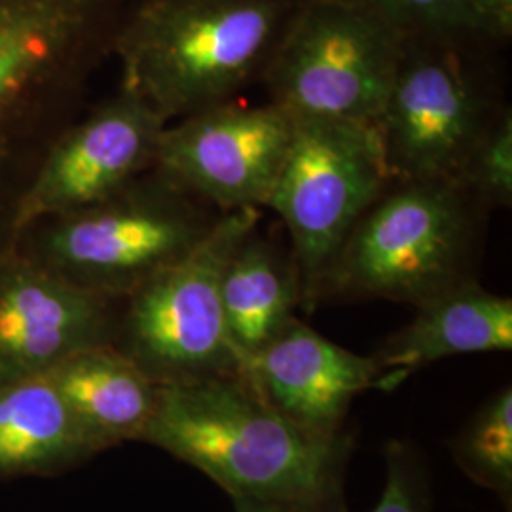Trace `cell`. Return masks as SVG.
Here are the masks:
<instances>
[{"label":"cell","instance_id":"obj_1","mask_svg":"<svg viewBox=\"0 0 512 512\" xmlns=\"http://www.w3.org/2000/svg\"><path fill=\"white\" fill-rule=\"evenodd\" d=\"M129 0H0V255L46 156L114 55Z\"/></svg>","mask_w":512,"mask_h":512},{"label":"cell","instance_id":"obj_2","mask_svg":"<svg viewBox=\"0 0 512 512\" xmlns=\"http://www.w3.org/2000/svg\"><path fill=\"white\" fill-rule=\"evenodd\" d=\"M141 440L202 471L232 499L342 503L349 439L296 427L241 374L160 385Z\"/></svg>","mask_w":512,"mask_h":512},{"label":"cell","instance_id":"obj_3","mask_svg":"<svg viewBox=\"0 0 512 512\" xmlns=\"http://www.w3.org/2000/svg\"><path fill=\"white\" fill-rule=\"evenodd\" d=\"M304 0H143L129 10L114 55L122 86L165 122L262 82Z\"/></svg>","mask_w":512,"mask_h":512},{"label":"cell","instance_id":"obj_4","mask_svg":"<svg viewBox=\"0 0 512 512\" xmlns=\"http://www.w3.org/2000/svg\"><path fill=\"white\" fill-rule=\"evenodd\" d=\"M220 215L150 169L103 202L29 224L14 247L78 287L124 300L188 255Z\"/></svg>","mask_w":512,"mask_h":512},{"label":"cell","instance_id":"obj_5","mask_svg":"<svg viewBox=\"0 0 512 512\" xmlns=\"http://www.w3.org/2000/svg\"><path fill=\"white\" fill-rule=\"evenodd\" d=\"M484 213L459 184L393 181L349 232L323 296H372L420 306L475 281Z\"/></svg>","mask_w":512,"mask_h":512},{"label":"cell","instance_id":"obj_6","mask_svg":"<svg viewBox=\"0 0 512 512\" xmlns=\"http://www.w3.org/2000/svg\"><path fill=\"white\" fill-rule=\"evenodd\" d=\"M260 209L222 213L188 255L152 275L120 302L114 348L158 385L241 374L226 330L220 279Z\"/></svg>","mask_w":512,"mask_h":512},{"label":"cell","instance_id":"obj_7","mask_svg":"<svg viewBox=\"0 0 512 512\" xmlns=\"http://www.w3.org/2000/svg\"><path fill=\"white\" fill-rule=\"evenodd\" d=\"M291 147L268 205L291 238L302 304L323 298L334 260L393 183L376 126L293 116Z\"/></svg>","mask_w":512,"mask_h":512},{"label":"cell","instance_id":"obj_8","mask_svg":"<svg viewBox=\"0 0 512 512\" xmlns=\"http://www.w3.org/2000/svg\"><path fill=\"white\" fill-rule=\"evenodd\" d=\"M490 50L404 38L403 57L376 129L393 181L459 175L505 107L484 59Z\"/></svg>","mask_w":512,"mask_h":512},{"label":"cell","instance_id":"obj_9","mask_svg":"<svg viewBox=\"0 0 512 512\" xmlns=\"http://www.w3.org/2000/svg\"><path fill=\"white\" fill-rule=\"evenodd\" d=\"M404 38L351 0H304L262 76L291 116L376 126Z\"/></svg>","mask_w":512,"mask_h":512},{"label":"cell","instance_id":"obj_10","mask_svg":"<svg viewBox=\"0 0 512 512\" xmlns=\"http://www.w3.org/2000/svg\"><path fill=\"white\" fill-rule=\"evenodd\" d=\"M274 103H220L165 126L154 167L219 213L266 207L293 139Z\"/></svg>","mask_w":512,"mask_h":512},{"label":"cell","instance_id":"obj_11","mask_svg":"<svg viewBox=\"0 0 512 512\" xmlns=\"http://www.w3.org/2000/svg\"><path fill=\"white\" fill-rule=\"evenodd\" d=\"M165 126L126 88L80 114L55 141L27 192L19 232L37 220L92 207L137 181L154 167Z\"/></svg>","mask_w":512,"mask_h":512},{"label":"cell","instance_id":"obj_12","mask_svg":"<svg viewBox=\"0 0 512 512\" xmlns=\"http://www.w3.org/2000/svg\"><path fill=\"white\" fill-rule=\"evenodd\" d=\"M120 302L23 255H0V385L52 372L84 349L112 346Z\"/></svg>","mask_w":512,"mask_h":512},{"label":"cell","instance_id":"obj_13","mask_svg":"<svg viewBox=\"0 0 512 512\" xmlns=\"http://www.w3.org/2000/svg\"><path fill=\"white\" fill-rule=\"evenodd\" d=\"M256 393L296 427L317 437L342 435L357 395L376 389L378 366L293 317L241 365Z\"/></svg>","mask_w":512,"mask_h":512},{"label":"cell","instance_id":"obj_14","mask_svg":"<svg viewBox=\"0 0 512 512\" xmlns=\"http://www.w3.org/2000/svg\"><path fill=\"white\" fill-rule=\"evenodd\" d=\"M418 308L372 357L380 391H393L423 366L465 353L512 349V300L482 289L476 281L439 294Z\"/></svg>","mask_w":512,"mask_h":512},{"label":"cell","instance_id":"obj_15","mask_svg":"<svg viewBox=\"0 0 512 512\" xmlns=\"http://www.w3.org/2000/svg\"><path fill=\"white\" fill-rule=\"evenodd\" d=\"M46 376L97 452L143 439L160 385L114 346L78 351Z\"/></svg>","mask_w":512,"mask_h":512},{"label":"cell","instance_id":"obj_16","mask_svg":"<svg viewBox=\"0 0 512 512\" xmlns=\"http://www.w3.org/2000/svg\"><path fill=\"white\" fill-rule=\"evenodd\" d=\"M258 226L239 241L220 279L226 330L241 365L277 336L302 304L293 255Z\"/></svg>","mask_w":512,"mask_h":512},{"label":"cell","instance_id":"obj_17","mask_svg":"<svg viewBox=\"0 0 512 512\" xmlns=\"http://www.w3.org/2000/svg\"><path fill=\"white\" fill-rule=\"evenodd\" d=\"M97 448L48 376L0 385V476H55Z\"/></svg>","mask_w":512,"mask_h":512},{"label":"cell","instance_id":"obj_18","mask_svg":"<svg viewBox=\"0 0 512 512\" xmlns=\"http://www.w3.org/2000/svg\"><path fill=\"white\" fill-rule=\"evenodd\" d=\"M382 19L397 35L492 50L505 44L469 0H351Z\"/></svg>","mask_w":512,"mask_h":512},{"label":"cell","instance_id":"obj_19","mask_svg":"<svg viewBox=\"0 0 512 512\" xmlns=\"http://www.w3.org/2000/svg\"><path fill=\"white\" fill-rule=\"evenodd\" d=\"M459 469L475 484L492 490L509 507L512 499V391H497L452 442Z\"/></svg>","mask_w":512,"mask_h":512},{"label":"cell","instance_id":"obj_20","mask_svg":"<svg viewBox=\"0 0 512 512\" xmlns=\"http://www.w3.org/2000/svg\"><path fill=\"white\" fill-rule=\"evenodd\" d=\"M458 184L480 207H511L512 114L505 109L480 139L459 175Z\"/></svg>","mask_w":512,"mask_h":512},{"label":"cell","instance_id":"obj_21","mask_svg":"<svg viewBox=\"0 0 512 512\" xmlns=\"http://www.w3.org/2000/svg\"><path fill=\"white\" fill-rule=\"evenodd\" d=\"M384 458V492L372 512H431L429 476L418 452L404 442H391Z\"/></svg>","mask_w":512,"mask_h":512},{"label":"cell","instance_id":"obj_22","mask_svg":"<svg viewBox=\"0 0 512 512\" xmlns=\"http://www.w3.org/2000/svg\"><path fill=\"white\" fill-rule=\"evenodd\" d=\"M232 503H234V511L236 512H346L342 503L311 505V503L251 499V497H234Z\"/></svg>","mask_w":512,"mask_h":512},{"label":"cell","instance_id":"obj_23","mask_svg":"<svg viewBox=\"0 0 512 512\" xmlns=\"http://www.w3.org/2000/svg\"><path fill=\"white\" fill-rule=\"evenodd\" d=\"M503 42L512 37V0H469Z\"/></svg>","mask_w":512,"mask_h":512}]
</instances>
